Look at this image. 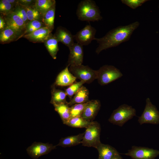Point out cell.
I'll list each match as a JSON object with an SVG mask.
<instances>
[{
    "instance_id": "9",
    "label": "cell",
    "mask_w": 159,
    "mask_h": 159,
    "mask_svg": "<svg viewBox=\"0 0 159 159\" xmlns=\"http://www.w3.org/2000/svg\"><path fill=\"white\" fill-rule=\"evenodd\" d=\"M56 145L49 143L34 142L26 149L29 155L32 158L36 159L43 155L47 154L56 148Z\"/></svg>"
},
{
    "instance_id": "31",
    "label": "cell",
    "mask_w": 159,
    "mask_h": 159,
    "mask_svg": "<svg viewBox=\"0 0 159 159\" xmlns=\"http://www.w3.org/2000/svg\"><path fill=\"white\" fill-rule=\"evenodd\" d=\"M13 5L8 0H1L0 1V13L6 16L12 11Z\"/></svg>"
},
{
    "instance_id": "15",
    "label": "cell",
    "mask_w": 159,
    "mask_h": 159,
    "mask_svg": "<svg viewBox=\"0 0 159 159\" xmlns=\"http://www.w3.org/2000/svg\"><path fill=\"white\" fill-rule=\"evenodd\" d=\"M54 35L59 42L62 43L69 48L74 43V35L65 28L59 27Z\"/></svg>"
},
{
    "instance_id": "13",
    "label": "cell",
    "mask_w": 159,
    "mask_h": 159,
    "mask_svg": "<svg viewBox=\"0 0 159 159\" xmlns=\"http://www.w3.org/2000/svg\"><path fill=\"white\" fill-rule=\"evenodd\" d=\"M100 106L101 103L99 100H90L87 102L81 117L85 120L91 121L95 118Z\"/></svg>"
},
{
    "instance_id": "14",
    "label": "cell",
    "mask_w": 159,
    "mask_h": 159,
    "mask_svg": "<svg viewBox=\"0 0 159 159\" xmlns=\"http://www.w3.org/2000/svg\"><path fill=\"white\" fill-rule=\"evenodd\" d=\"M52 31L45 26L31 33L25 35L22 37L33 42H44L49 37Z\"/></svg>"
},
{
    "instance_id": "20",
    "label": "cell",
    "mask_w": 159,
    "mask_h": 159,
    "mask_svg": "<svg viewBox=\"0 0 159 159\" xmlns=\"http://www.w3.org/2000/svg\"><path fill=\"white\" fill-rule=\"evenodd\" d=\"M58 42L56 37L52 33L44 42L48 52L54 59H56L57 54L59 50Z\"/></svg>"
},
{
    "instance_id": "19",
    "label": "cell",
    "mask_w": 159,
    "mask_h": 159,
    "mask_svg": "<svg viewBox=\"0 0 159 159\" xmlns=\"http://www.w3.org/2000/svg\"><path fill=\"white\" fill-rule=\"evenodd\" d=\"M84 134V132L62 138L60 139L59 143L56 146L66 147L77 145L81 143Z\"/></svg>"
},
{
    "instance_id": "11",
    "label": "cell",
    "mask_w": 159,
    "mask_h": 159,
    "mask_svg": "<svg viewBox=\"0 0 159 159\" xmlns=\"http://www.w3.org/2000/svg\"><path fill=\"white\" fill-rule=\"evenodd\" d=\"M69 49L70 52L68 65L73 66L82 64L84 56L83 46L77 43H74Z\"/></svg>"
},
{
    "instance_id": "30",
    "label": "cell",
    "mask_w": 159,
    "mask_h": 159,
    "mask_svg": "<svg viewBox=\"0 0 159 159\" xmlns=\"http://www.w3.org/2000/svg\"><path fill=\"white\" fill-rule=\"evenodd\" d=\"M85 83L83 82L80 81L77 82H75L70 85L66 89L65 92L67 95L70 98V100L72 97L77 92L79 89Z\"/></svg>"
},
{
    "instance_id": "5",
    "label": "cell",
    "mask_w": 159,
    "mask_h": 159,
    "mask_svg": "<svg viewBox=\"0 0 159 159\" xmlns=\"http://www.w3.org/2000/svg\"><path fill=\"white\" fill-rule=\"evenodd\" d=\"M97 78L100 85L103 86L121 77L123 74L120 71L113 66L105 65L97 70Z\"/></svg>"
},
{
    "instance_id": "3",
    "label": "cell",
    "mask_w": 159,
    "mask_h": 159,
    "mask_svg": "<svg viewBox=\"0 0 159 159\" xmlns=\"http://www.w3.org/2000/svg\"><path fill=\"white\" fill-rule=\"evenodd\" d=\"M136 115V111L134 108L131 106L123 104L113 111L108 121L114 125L122 127Z\"/></svg>"
},
{
    "instance_id": "2",
    "label": "cell",
    "mask_w": 159,
    "mask_h": 159,
    "mask_svg": "<svg viewBox=\"0 0 159 159\" xmlns=\"http://www.w3.org/2000/svg\"><path fill=\"white\" fill-rule=\"evenodd\" d=\"M98 6L94 1L84 0L79 4L76 11L78 19L81 21H98L102 19Z\"/></svg>"
},
{
    "instance_id": "23",
    "label": "cell",
    "mask_w": 159,
    "mask_h": 159,
    "mask_svg": "<svg viewBox=\"0 0 159 159\" xmlns=\"http://www.w3.org/2000/svg\"><path fill=\"white\" fill-rule=\"evenodd\" d=\"M55 5L53 6L42 16L44 24L52 30L54 28Z\"/></svg>"
},
{
    "instance_id": "28",
    "label": "cell",
    "mask_w": 159,
    "mask_h": 159,
    "mask_svg": "<svg viewBox=\"0 0 159 159\" xmlns=\"http://www.w3.org/2000/svg\"><path fill=\"white\" fill-rule=\"evenodd\" d=\"M22 6L26 10L29 21L39 20L41 17L42 18V14L35 6L32 7L30 6Z\"/></svg>"
},
{
    "instance_id": "29",
    "label": "cell",
    "mask_w": 159,
    "mask_h": 159,
    "mask_svg": "<svg viewBox=\"0 0 159 159\" xmlns=\"http://www.w3.org/2000/svg\"><path fill=\"white\" fill-rule=\"evenodd\" d=\"M87 103V102L77 104L71 106L70 107L71 118L81 116Z\"/></svg>"
},
{
    "instance_id": "22",
    "label": "cell",
    "mask_w": 159,
    "mask_h": 159,
    "mask_svg": "<svg viewBox=\"0 0 159 159\" xmlns=\"http://www.w3.org/2000/svg\"><path fill=\"white\" fill-rule=\"evenodd\" d=\"M55 110L59 115L64 124L71 118L70 107L67 103L54 105Z\"/></svg>"
},
{
    "instance_id": "32",
    "label": "cell",
    "mask_w": 159,
    "mask_h": 159,
    "mask_svg": "<svg viewBox=\"0 0 159 159\" xmlns=\"http://www.w3.org/2000/svg\"><path fill=\"white\" fill-rule=\"evenodd\" d=\"M147 0H122V3L132 9H135L148 1Z\"/></svg>"
},
{
    "instance_id": "26",
    "label": "cell",
    "mask_w": 159,
    "mask_h": 159,
    "mask_svg": "<svg viewBox=\"0 0 159 159\" xmlns=\"http://www.w3.org/2000/svg\"><path fill=\"white\" fill-rule=\"evenodd\" d=\"M55 4V0H37L35 1L34 6L42 16Z\"/></svg>"
},
{
    "instance_id": "4",
    "label": "cell",
    "mask_w": 159,
    "mask_h": 159,
    "mask_svg": "<svg viewBox=\"0 0 159 159\" xmlns=\"http://www.w3.org/2000/svg\"><path fill=\"white\" fill-rule=\"evenodd\" d=\"M86 128L81 143L84 146L93 147L96 149L101 143L100 140V124L96 121H92Z\"/></svg>"
},
{
    "instance_id": "8",
    "label": "cell",
    "mask_w": 159,
    "mask_h": 159,
    "mask_svg": "<svg viewBox=\"0 0 159 159\" xmlns=\"http://www.w3.org/2000/svg\"><path fill=\"white\" fill-rule=\"evenodd\" d=\"M124 154L133 159H154L159 155V150L147 147L133 146Z\"/></svg>"
},
{
    "instance_id": "27",
    "label": "cell",
    "mask_w": 159,
    "mask_h": 159,
    "mask_svg": "<svg viewBox=\"0 0 159 159\" xmlns=\"http://www.w3.org/2000/svg\"><path fill=\"white\" fill-rule=\"evenodd\" d=\"M43 24L39 20L29 21L26 24L25 31L23 34L18 39L24 35L31 33L37 29L43 27Z\"/></svg>"
},
{
    "instance_id": "6",
    "label": "cell",
    "mask_w": 159,
    "mask_h": 159,
    "mask_svg": "<svg viewBox=\"0 0 159 159\" xmlns=\"http://www.w3.org/2000/svg\"><path fill=\"white\" fill-rule=\"evenodd\" d=\"M69 70L76 78L85 83L89 84L97 79V70H94L88 66L81 64L70 66Z\"/></svg>"
},
{
    "instance_id": "35",
    "label": "cell",
    "mask_w": 159,
    "mask_h": 159,
    "mask_svg": "<svg viewBox=\"0 0 159 159\" xmlns=\"http://www.w3.org/2000/svg\"><path fill=\"white\" fill-rule=\"evenodd\" d=\"M6 26V24L5 19L2 16L0 17V30L1 31Z\"/></svg>"
},
{
    "instance_id": "21",
    "label": "cell",
    "mask_w": 159,
    "mask_h": 159,
    "mask_svg": "<svg viewBox=\"0 0 159 159\" xmlns=\"http://www.w3.org/2000/svg\"><path fill=\"white\" fill-rule=\"evenodd\" d=\"M19 34L13 29L6 26L0 31V41L1 43H8L16 38Z\"/></svg>"
},
{
    "instance_id": "34",
    "label": "cell",
    "mask_w": 159,
    "mask_h": 159,
    "mask_svg": "<svg viewBox=\"0 0 159 159\" xmlns=\"http://www.w3.org/2000/svg\"><path fill=\"white\" fill-rule=\"evenodd\" d=\"M18 3L23 6H29L32 4L34 0H20L18 1Z\"/></svg>"
},
{
    "instance_id": "25",
    "label": "cell",
    "mask_w": 159,
    "mask_h": 159,
    "mask_svg": "<svg viewBox=\"0 0 159 159\" xmlns=\"http://www.w3.org/2000/svg\"><path fill=\"white\" fill-rule=\"evenodd\" d=\"M67 95L65 92L61 90L53 89L51 103L53 105L62 103H67L66 101Z\"/></svg>"
},
{
    "instance_id": "37",
    "label": "cell",
    "mask_w": 159,
    "mask_h": 159,
    "mask_svg": "<svg viewBox=\"0 0 159 159\" xmlns=\"http://www.w3.org/2000/svg\"><path fill=\"white\" fill-rule=\"evenodd\" d=\"M8 1L13 6L14 4H15L18 2V1H16L15 0H8Z\"/></svg>"
},
{
    "instance_id": "16",
    "label": "cell",
    "mask_w": 159,
    "mask_h": 159,
    "mask_svg": "<svg viewBox=\"0 0 159 159\" xmlns=\"http://www.w3.org/2000/svg\"><path fill=\"white\" fill-rule=\"evenodd\" d=\"M69 66L57 75L55 82V84L60 86H70L75 82L76 78L70 72Z\"/></svg>"
},
{
    "instance_id": "12",
    "label": "cell",
    "mask_w": 159,
    "mask_h": 159,
    "mask_svg": "<svg viewBox=\"0 0 159 159\" xmlns=\"http://www.w3.org/2000/svg\"><path fill=\"white\" fill-rule=\"evenodd\" d=\"M6 26L16 31L19 34L25 30L26 24L23 20L13 11L6 16L5 18Z\"/></svg>"
},
{
    "instance_id": "18",
    "label": "cell",
    "mask_w": 159,
    "mask_h": 159,
    "mask_svg": "<svg viewBox=\"0 0 159 159\" xmlns=\"http://www.w3.org/2000/svg\"><path fill=\"white\" fill-rule=\"evenodd\" d=\"M89 91L85 86H82L74 94L67 105L71 106L74 104L87 102L89 99Z\"/></svg>"
},
{
    "instance_id": "17",
    "label": "cell",
    "mask_w": 159,
    "mask_h": 159,
    "mask_svg": "<svg viewBox=\"0 0 159 159\" xmlns=\"http://www.w3.org/2000/svg\"><path fill=\"white\" fill-rule=\"evenodd\" d=\"M96 149L99 153L98 159H111L119 154L114 147L109 145L102 143Z\"/></svg>"
},
{
    "instance_id": "33",
    "label": "cell",
    "mask_w": 159,
    "mask_h": 159,
    "mask_svg": "<svg viewBox=\"0 0 159 159\" xmlns=\"http://www.w3.org/2000/svg\"><path fill=\"white\" fill-rule=\"evenodd\" d=\"M22 6L17 7L13 11L23 20L26 25L29 20L26 10L24 7Z\"/></svg>"
},
{
    "instance_id": "36",
    "label": "cell",
    "mask_w": 159,
    "mask_h": 159,
    "mask_svg": "<svg viewBox=\"0 0 159 159\" xmlns=\"http://www.w3.org/2000/svg\"><path fill=\"white\" fill-rule=\"evenodd\" d=\"M111 159H123L120 154L116 155Z\"/></svg>"
},
{
    "instance_id": "24",
    "label": "cell",
    "mask_w": 159,
    "mask_h": 159,
    "mask_svg": "<svg viewBox=\"0 0 159 159\" xmlns=\"http://www.w3.org/2000/svg\"><path fill=\"white\" fill-rule=\"evenodd\" d=\"M83 119L81 116L71 118L64 124L75 128H87L92 122Z\"/></svg>"
},
{
    "instance_id": "10",
    "label": "cell",
    "mask_w": 159,
    "mask_h": 159,
    "mask_svg": "<svg viewBox=\"0 0 159 159\" xmlns=\"http://www.w3.org/2000/svg\"><path fill=\"white\" fill-rule=\"evenodd\" d=\"M96 30L90 24H88L74 35V40L81 45H87L95 40Z\"/></svg>"
},
{
    "instance_id": "7",
    "label": "cell",
    "mask_w": 159,
    "mask_h": 159,
    "mask_svg": "<svg viewBox=\"0 0 159 159\" xmlns=\"http://www.w3.org/2000/svg\"><path fill=\"white\" fill-rule=\"evenodd\" d=\"M138 121L140 125L144 123L159 124V112L149 98L146 99L145 109Z\"/></svg>"
},
{
    "instance_id": "1",
    "label": "cell",
    "mask_w": 159,
    "mask_h": 159,
    "mask_svg": "<svg viewBox=\"0 0 159 159\" xmlns=\"http://www.w3.org/2000/svg\"><path fill=\"white\" fill-rule=\"evenodd\" d=\"M139 25V22L136 21L127 25L119 26L110 30L103 37L96 38L95 40L99 44L96 53L99 54L103 50L116 47L128 41Z\"/></svg>"
}]
</instances>
